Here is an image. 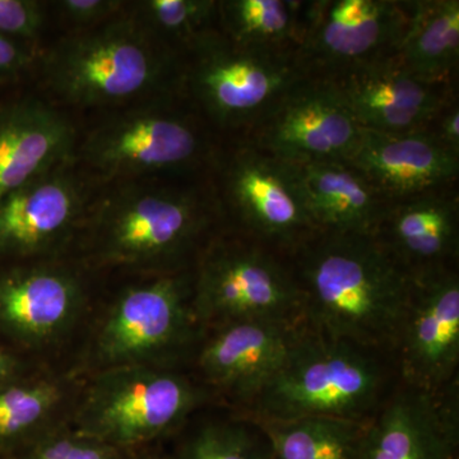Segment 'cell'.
I'll return each mask as SVG.
<instances>
[{"label": "cell", "mask_w": 459, "mask_h": 459, "mask_svg": "<svg viewBox=\"0 0 459 459\" xmlns=\"http://www.w3.org/2000/svg\"><path fill=\"white\" fill-rule=\"evenodd\" d=\"M289 256L310 331L392 358L412 274L373 235L318 231Z\"/></svg>", "instance_id": "cell-1"}, {"label": "cell", "mask_w": 459, "mask_h": 459, "mask_svg": "<svg viewBox=\"0 0 459 459\" xmlns=\"http://www.w3.org/2000/svg\"><path fill=\"white\" fill-rule=\"evenodd\" d=\"M212 223L195 190L128 183L89 208L80 234L93 264L151 276L192 270Z\"/></svg>", "instance_id": "cell-2"}, {"label": "cell", "mask_w": 459, "mask_h": 459, "mask_svg": "<svg viewBox=\"0 0 459 459\" xmlns=\"http://www.w3.org/2000/svg\"><path fill=\"white\" fill-rule=\"evenodd\" d=\"M395 377L391 356L329 340L309 329L267 385L235 416L249 421H367L391 394Z\"/></svg>", "instance_id": "cell-3"}, {"label": "cell", "mask_w": 459, "mask_h": 459, "mask_svg": "<svg viewBox=\"0 0 459 459\" xmlns=\"http://www.w3.org/2000/svg\"><path fill=\"white\" fill-rule=\"evenodd\" d=\"M174 71L166 42L133 16L111 18L74 31L51 48L42 63L50 92L65 104L113 107L146 98Z\"/></svg>", "instance_id": "cell-4"}, {"label": "cell", "mask_w": 459, "mask_h": 459, "mask_svg": "<svg viewBox=\"0 0 459 459\" xmlns=\"http://www.w3.org/2000/svg\"><path fill=\"white\" fill-rule=\"evenodd\" d=\"M211 397L180 369L113 368L81 383L69 424L120 451H137L179 433Z\"/></svg>", "instance_id": "cell-5"}, {"label": "cell", "mask_w": 459, "mask_h": 459, "mask_svg": "<svg viewBox=\"0 0 459 459\" xmlns=\"http://www.w3.org/2000/svg\"><path fill=\"white\" fill-rule=\"evenodd\" d=\"M192 270L151 274L115 296L98 320L87 373L113 368L180 369L193 360L204 331L192 307Z\"/></svg>", "instance_id": "cell-6"}, {"label": "cell", "mask_w": 459, "mask_h": 459, "mask_svg": "<svg viewBox=\"0 0 459 459\" xmlns=\"http://www.w3.org/2000/svg\"><path fill=\"white\" fill-rule=\"evenodd\" d=\"M192 274L193 313L204 332L247 320L305 323L290 256L241 232L211 238Z\"/></svg>", "instance_id": "cell-7"}, {"label": "cell", "mask_w": 459, "mask_h": 459, "mask_svg": "<svg viewBox=\"0 0 459 459\" xmlns=\"http://www.w3.org/2000/svg\"><path fill=\"white\" fill-rule=\"evenodd\" d=\"M188 87L211 120L247 132L303 74L294 54L238 47L217 27L188 48Z\"/></svg>", "instance_id": "cell-8"}, {"label": "cell", "mask_w": 459, "mask_h": 459, "mask_svg": "<svg viewBox=\"0 0 459 459\" xmlns=\"http://www.w3.org/2000/svg\"><path fill=\"white\" fill-rule=\"evenodd\" d=\"M90 294L83 273L60 258L0 268V344L21 358L65 343L83 322Z\"/></svg>", "instance_id": "cell-9"}, {"label": "cell", "mask_w": 459, "mask_h": 459, "mask_svg": "<svg viewBox=\"0 0 459 459\" xmlns=\"http://www.w3.org/2000/svg\"><path fill=\"white\" fill-rule=\"evenodd\" d=\"M409 13L410 0L307 2L295 65L304 77L334 80L394 56Z\"/></svg>", "instance_id": "cell-10"}, {"label": "cell", "mask_w": 459, "mask_h": 459, "mask_svg": "<svg viewBox=\"0 0 459 459\" xmlns=\"http://www.w3.org/2000/svg\"><path fill=\"white\" fill-rule=\"evenodd\" d=\"M222 195L238 232L285 255L316 234L295 166L241 142L226 160Z\"/></svg>", "instance_id": "cell-11"}, {"label": "cell", "mask_w": 459, "mask_h": 459, "mask_svg": "<svg viewBox=\"0 0 459 459\" xmlns=\"http://www.w3.org/2000/svg\"><path fill=\"white\" fill-rule=\"evenodd\" d=\"M362 131L334 81L301 77L247 131V140L298 166L349 161Z\"/></svg>", "instance_id": "cell-12"}, {"label": "cell", "mask_w": 459, "mask_h": 459, "mask_svg": "<svg viewBox=\"0 0 459 459\" xmlns=\"http://www.w3.org/2000/svg\"><path fill=\"white\" fill-rule=\"evenodd\" d=\"M205 152L195 120L164 107L117 115L91 133L82 147L84 161L104 180L180 172L197 165Z\"/></svg>", "instance_id": "cell-13"}, {"label": "cell", "mask_w": 459, "mask_h": 459, "mask_svg": "<svg viewBox=\"0 0 459 459\" xmlns=\"http://www.w3.org/2000/svg\"><path fill=\"white\" fill-rule=\"evenodd\" d=\"M398 382L437 392L458 380V268L412 274L406 314L392 353Z\"/></svg>", "instance_id": "cell-14"}, {"label": "cell", "mask_w": 459, "mask_h": 459, "mask_svg": "<svg viewBox=\"0 0 459 459\" xmlns=\"http://www.w3.org/2000/svg\"><path fill=\"white\" fill-rule=\"evenodd\" d=\"M87 199L71 161L0 199V262L59 258L82 229Z\"/></svg>", "instance_id": "cell-15"}, {"label": "cell", "mask_w": 459, "mask_h": 459, "mask_svg": "<svg viewBox=\"0 0 459 459\" xmlns=\"http://www.w3.org/2000/svg\"><path fill=\"white\" fill-rule=\"evenodd\" d=\"M309 331L307 323L247 320L205 331L192 364L211 394L243 409Z\"/></svg>", "instance_id": "cell-16"}, {"label": "cell", "mask_w": 459, "mask_h": 459, "mask_svg": "<svg viewBox=\"0 0 459 459\" xmlns=\"http://www.w3.org/2000/svg\"><path fill=\"white\" fill-rule=\"evenodd\" d=\"M359 459H459L458 380L437 392L397 380L371 416Z\"/></svg>", "instance_id": "cell-17"}, {"label": "cell", "mask_w": 459, "mask_h": 459, "mask_svg": "<svg viewBox=\"0 0 459 459\" xmlns=\"http://www.w3.org/2000/svg\"><path fill=\"white\" fill-rule=\"evenodd\" d=\"M332 81L367 131H424L449 102L458 98L455 84L422 80L395 56L359 66Z\"/></svg>", "instance_id": "cell-18"}, {"label": "cell", "mask_w": 459, "mask_h": 459, "mask_svg": "<svg viewBox=\"0 0 459 459\" xmlns=\"http://www.w3.org/2000/svg\"><path fill=\"white\" fill-rule=\"evenodd\" d=\"M386 202L452 188L459 178V155L429 129L407 133L362 131L349 160Z\"/></svg>", "instance_id": "cell-19"}, {"label": "cell", "mask_w": 459, "mask_h": 459, "mask_svg": "<svg viewBox=\"0 0 459 459\" xmlns=\"http://www.w3.org/2000/svg\"><path fill=\"white\" fill-rule=\"evenodd\" d=\"M373 237L410 274L457 267V188L389 202Z\"/></svg>", "instance_id": "cell-20"}, {"label": "cell", "mask_w": 459, "mask_h": 459, "mask_svg": "<svg viewBox=\"0 0 459 459\" xmlns=\"http://www.w3.org/2000/svg\"><path fill=\"white\" fill-rule=\"evenodd\" d=\"M74 142L71 120L41 100L0 107V199L71 161Z\"/></svg>", "instance_id": "cell-21"}, {"label": "cell", "mask_w": 459, "mask_h": 459, "mask_svg": "<svg viewBox=\"0 0 459 459\" xmlns=\"http://www.w3.org/2000/svg\"><path fill=\"white\" fill-rule=\"evenodd\" d=\"M295 170L316 231L373 235L389 202L355 166L314 162L295 166Z\"/></svg>", "instance_id": "cell-22"}, {"label": "cell", "mask_w": 459, "mask_h": 459, "mask_svg": "<svg viewBox=\"0 0 459 459\" xmlns=\"http://www.w3.org/2000/svg\"><path fill=\"white\" fill-rule=\"evenodd\" d=\"M78 382L32 369L0 385V458L12 459L69 422Z\"/></svg>", "instance_id": "cell-23"}, {"label": "cell", "mask_w": 459, "mask_h": 459, "mask_svg": "<svg viewBox=\"0 0 459 459\" xmlns=\"http://www.w3.org/2000/svg\"><path fill=\"white\" fill-rule=\"evenodd\" d=\"M395 56L429 82L455 84L459 65L458 0H410Z\"/></svg>", "instance_id": "cell-24"}, {"label": "cell", "mask_w": 459, "mask_h": 459, "mask_svg": "<svg viewBox=\"0 0 459 459\" xmlns=\"http://www.w3.org/2000/svg\"><path fill=\"white\" fill-rule=\"evenodd\" d=\"M369 421L307 418L250 422L264 437L270 459H359Z\"/></svg>", "instance_id": "cell-25"}, {"label": "cell", "mask_w": 459, "mask_h": 459, "mask_svg": "<svg viewBox=\"0 0 459 459\" xmlns=\"http://www.w3.org/2000/svg\"><path fill=\"white\" fill-rule=\"evenodd\" d=\"M305 5L292 0H225L217 3V29L238 47L294 54Z\"/></svg>", "instance_id": "cell-26"}, {"label": "cell", "mask_w": 459, "mask_h": 459, "mask_svg": "<svg viewBox=\"0 0 459 459\" xmlns=\"http://www.w3.org/2000/svg\"><path fill=\"white\" fill-rule=\"evenodd\" d=\"M171 459H270L259 429L246 419L207 420L183 437Z\"/></svg>", "instance_id": "cell-27"}, {"label": "cell", "mask_w": 459, "mask_h": 459, "mask_svg": "<svg viewBox=\"0 0 459 459\" xmlns=\"http://www.w3.org/2000/svg\"><path fill=\"white\" fill-rule=\"evenodd\" d=\"M213 0H148L138 3V20L157 38L183 42L189 48L205 32L217 27Z\"/></svg>", "instance_id": "cell-28"}, {"label": "cell", "mask_w": 459, "mask_h": 459, "mask_svg": "<svg viewBox=\"0 0 459 459\" xmlns=\"http://www.w3.org/2000/svg\"><path fill=\"white\" fill-rule=\"evenodd\" d=\"M126 453L81 433L65 422L42 435L12 459H123Z\"/></svg>", "instance_id": "cell-29"}, {"label": "cell", "mask_w": 459, "mask_h": 459, "mask_svg": "<svg viewBox=\"0 0 459 459\" xmlns=\"http://www.w3.org/2000/svg\"><path fill=\"white\" fill-rule=\"evenodd\" d=\"M44 4L32 0H0V35L33 41L44 27Z\"/></svg>", "instance_id": "cell-30"}, {"label": "cell", "mask_w": 459, "mask_h": 459, "mask_svg": "<svg viewBox=\"0 0 459 459\" xmlns=\"http://www.w3.org/2000/svg\"><path fill=\"white\" fill-rule=\"evenodd\" d=\"M57 13L69 25L80 30L91 29L107 22L119 14L122 2L114 0H62L56 2Z\"/></svg>", "instance_id": "cell-31"}, {"label": "cell", "mask_w": 459, "mask_h": 459, "mask_svg": "<svg viewBox=\"0 0 459 459\" xmlns=\"http://www.w3.org/2000/svg\"><path fill=\"white\" fill-rule=\"evenodd\" d=\"M437 141L444 146L459 155V104L458 98L449 102L446 108L437 115L433 123L429 126Z\"/></svg>", "instance_id": "cell-32"}, {"label": "cell", "mask_w": 459, "mask_h": 459, "mask_svg": "<svg viewBox=\"0 0 459 459\" xmlns=\"http://www.w3.org/2000/svg\"><path fill=\"white\" fill-rule=\"evenodd\" d=\"M30 56L20 42L0 35V77L23 71L29 65Z\"/></svg>", "instance_id": "cell-33"}, {"label": "cell", "mask_w": 459, "mask_h": 459, "mask_svg": "<svg viewBox=\"0 0 459 459\" xmlns=\"http://www.w3.org/2000/svg\"><path fill=\"white\" fill-rule=\"evenodd\" d=\"M31 369L23 358L0 344V385Z\"/></svg>", "instance_id": "cell-34"}, {"label": "cell", "mask_w": 459, "mask_h": 459, "mask_svg": "<svg viewBox=\"0 0 459 459\" xmlns=\"http://www.w3.org/2000/svg\"><path fill=\"white\" fill-rule=\"evenodd\" d=\"M123 459H171V457H168V455L153 451V449H150L146 446V448L126 453Z\"/></svg>", "instance_id": "cell-35"}, {"label": "cell", "mask_w": 459, "mask_h": 459, "mask_svg": "<svg viewBox=\"0 0 459 459\" xmlns=\"http://www.w3.org/2000/svg\"><path fill=\"white\" fill-rule=\"evenodd\" d=\"M0 459H3V458H0Z\"/></svg>", "instance_id": "cell-36"}]
</instances>
